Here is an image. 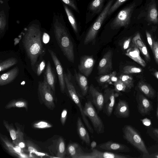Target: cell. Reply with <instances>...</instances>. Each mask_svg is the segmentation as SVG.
Segmentation results:
<instances>
[{
	"label": "cell",
	"instance_id": "obj_1",
	"mask_svg": "<svg viewBox=\"0 0 158 158\" xmlns=\"http://www.w3.org/2000/svg\"><path fill=\"white\" fill-rule=\"evenodd\" d=\"M41 25L39 20H33L22 32L23 45L32 67L37 63L39 58L45 54L42 42L44 33Z\"/></svg>",
	"mask_w": 158,
	"mask_h": 158
},
{
	"label": "cell",
	"instance_id": "obj_2",
	"mask_svg": "<svg viewBox=\"0 0 158 158\" xmlns=\"http://www.w3.org/2000/svg\"><path fill=\"white\" fill-rule=\"evenodd\" d=\"M51 30L64 55L69 61L73 63L74 45L62 14L54 13Z\"/></svg>",
	"mask_w": 158,
	"mask_h": 158
},
{
	"label": "cell",
	"instance_id": "obj_3",
	"mask_svg": "<svg viewBox=\"0 0 158 158\" xmlns=\"http://www.w3.org/2000/svg\"><path fill=\"white\" fill-rule=\"evenodd\" d=\"M115 0H108L102 11L99 14L87 32L84 41V44L95 40L99 30L107 19L109 11Z\"/></svg>",
	"mask_w": 158,
	"mask_h": 158
},
{
	"label": "cell",
	"instance_id": "obj_4",
	"mask_svg": "<svg viewBox=\"0 0 158 158\" xmlns=\"http://www.w3.org/2000/svg\"><path fill=\"white\" fill-rule=\"evenodd\" d=\"M123 131L124 138L143 153L142 158H146L150 154L141 136L131 126H124Z\"/></svg>",
	"mask_w": 158,
	"mask_h": 158
},
{
	"label": "cell",
	"instance_id": "obj_5",
	"mask_svg": "<svg viewBox=\"0 0 158 158\" xmlns=\"http://www.w3.org/2000/svg\"><path fill=\"white\" fill-rule=\"evenodd\" d=\"M135 6V3H133L119 11L110 20L108 24L110 28L112 30H117L127 27L130 23L132 13Z\"/></svg>",
	"mask_w": 158,
	"mask_h": 158
},
{
	"label": "cell",
	"instance_id": "obj_6",
	"mask_svg": "<svg viewBox=\"0 0 158 158\" xmlns=\"http://www.w3.org/2000/svg\"><path fill=\"white\" fill-rule=\"evenodd\" d=\"M64 79L66 87L70 98L79 109L83 121L88 130L91 133L93 134L94 132V129L84 113V107L82 105L80 97L77 93L74 86L70 81L69 75L65 72Z\"/></svg>",
	"mask_w": 158,
	"mask_h": 158
},
{
	"label": "cell",
	"instance_id": "obj_7",
	"mask_svg": "<svg viewBox=\"0 0 158 158\" xmlns=\"http://www.w3.org/2000/svg\"><path fill=\"white\" fill-rule=\"evenodd\" d=\"M83 110L85 115L90 120L96 132L98 134L103 133L105 127L103 122L89 99L85 103Z\"/></svg>",
	"mask_w": 158,
	"mask_h": 158
},
{
	"label": "cell",
	"instance_id": "obj_8",
	"mask_svg": "<svg viewBox=\"0 0 158 158\" xmlns=\"http://www.w3.org/2000/svg\"><path fill=\"white\" fill-rule=\"evenodd\" d=\"M38 93L42 102L49 109L55 107L54 102L55 93L44 79L38 82Z\"/></svg>",
	"mask_w": 158,
	"mask_h": 158
},
{
	"label": "cell",
	"instance_id": "obj_9",
	"mask_svg": "<svg viewBox=\"0 0 158 158\" xmlns=\"http://www.w3.org/2000/svg\"><path fill=\"white\" fill-rule=\"evenodd\" d=\"M10 0H0V36L2 37L8 28Z\"/></svg>",
	"mask_w": 158,
	"mask_h": 158
},
{
	"label": "cell",
	"instance_id": "obj_10",
	"mask_svg": "<svg viewBox=\"0 0 158 158\" xmlns=\"http://www.w3.org/2000/svg\"><path fill=\"white\" fill-rule=\"evenodd\" d=\"M119 94L114 89H108L105 91L103 110L107 116L110 117L111 115L115 105V98L119 96Z\"/></svg>",
	"mask_w": 158,
	"mask_h": 158
},
{
	"label": "cell",
	"instance_id": "obj_11",
	"mask_svg": "<svg viewBox=\"0 0 158 158\" xmlns=\"http://www.w3.org/2000/svg\"><path fill=\"white\" fill-rule=\"evenodd\" d=\"M106 0H92L89 4L86 13V23L91 21L96 15L102 11Z\"/></svg>",
	"mask_w": 158,
	"mask_h": 158
},
{
	"label": "cell",
	"instance_id": "obj_12",
	"mask_svg": "<svg viewBox=\"0 0 158 158\" xmlns=\"http://www.w3.org/2000/svg\"><path fill=\"white\" fill-rule=\"evenodd\" d=\"M0 139L5 148L10 154L19 158L31 157L30 155L25 153L20 147L11 143L4 135L0 134Z\"/></svg>",
	"mask_w": 158,
	"mask_h": 158
},
{
	"label": "cell",
	"instance_id": "obj_13",
	"mask_svg": "<svg viewBox=\"0 0 158 158\" xmlns=\"http://www.w3.org/2000/svg\"><path fill=\"white\" fill-rule=\"evenodd\" d=\"M48 51L52 60L58 77L61 92L64 93L66 87L64 79V72L60 60L55 52L52 50L48 49Z\"/></svg>",
	"mask_w": 158,
	"mask_h": 158
},
{
	"label": "cell",
	"instance_id": "obj_14",
	"mask_svg": "<svg viewBox=\"0 0 158 158\" xmlns=\"http://www.w3.org/2000/svg\"><path fill=\"white\" fill-rule=\"evenodd\" d=\"M89 94L90 96L89 99L93 105L97 110L98 113L103 110L104 102V95L95 88L91 84L89 88Z\"/></svg>",
	"mask_w": 158,
	"mask_h": 158
},
{
	"label": "cell",
	"instance_id": "obj_15",
	"mask_svg": "<svg viewBox=\"0 0 158 158\" xmlns=\"http://www.w3.org/2000/svg\"><path fill=\"white\" fill-rule=\"evenodd\" d=\"M95 62L92 56H82L78 66L79 71L85 76L89 77L93 70Z\"/></svg>",
	"mask_w": 158,
	"mask_h": 158
},
{
	"label": "cell",
	"instance_id": "obj_16",
	"mask_svg": "<svg viewBox=\"0 0 158 158\" xmlns=\"http://www.w3.org/2000/svg\"><path fill=\"white\" fill-rule=\"evenodd\" d=\"M113 52L109 50L100 61L98 69L100 74H105L111 71L112 69Z\"/></svg>",
	"mask_w": 158,
	"mask_h": 158
},
{
	"label": "cell",
	"instance_id": "obj_17",
	"mask_svg": "<svg viewBox=\"0 0 158 158\" xmlns=\"http://www.w3.org/2000/svg\"><path fill=\"white\" fill-rule=\"evenodd\" d=\"M97 148L104 150L116 152H127L130 151L129 148L126 145L112 141L99 144Z\"/></svg>",
	"mask_w": 158,
	"mask_h": 158
},
{
	"label": "cell",
	"instance_id": "obj_18",
	"mask_svg": "<svg viewBox=\"0 0 158 158\" xmlns=\"http://www.w3.org/2000/svg\"><path fill=\"white\" fill-rule=\"evenodd\" d=\"M136 101L138 111L142 116L149 114L153 110L152 102L143 94L137 96Z\"/></svg>",
	"mask_w": 158,
	"mask_h": 158
},
{
	"label": "cell",
	"instance_id": "obj_19",
	"mask_svg": "<svg viewBox=\"0 0 158 158\" xmlns=\"http://www.w3.org/2000/svg\"><path fill=\"white\" fill-rule=\"evenodd\" d=\"M88 153V158H130L133 157L129 155L118 154L109 152H102L94 148Z\"/></svg>",
	"mask_w": 158,
	"mask_h": 158
},
{
	"label": "cell",
	"instance_id": "obj_20",
	"mask_svg": "<svg viewBox=\"0 0 158 158\" xmlns=\"http://www.w3.org/2000/svg\"><path fill=\"white\" fill-rule=\"evenodd\" d=\"M66 154L72 158H86L87 152L83 150L78 143L71 141L67 148Z\"/></svg>",
	"mask_w": 158,
	"mask_h": 158
},
{
	"label": "cell",
	"instance_id": "obj_21",
	"mask_svg": "<svg viewBox=\"0 0 158 158\" xmlns=\"http://www.w3.org/2000/svg\"><path fill=\"white\" fill-rule=\"evenodd\" d=\"M114 114L118 118H127L129 117L130 110L127 102L125 100L119 99Z\"/></svg>",
	"mask_w": 158,
	"mask_h": 158
},
{
	"label": "cell",
	"instance_id": "obj_22",
	"mask_svg": "<svg viewBox=\"0 0 158 158\" xmlns=\"http://www.w3.org/2000/svg\"><path fill=\"white\" fill-rule=\"evenodd\" d=\"M125 55L142 66L145 67L146 66L145 61L140 56L139 48L132 42L130 47L127 50Z\"/></svg>",
	"mask_w": 158,
	"mask_h": 158
},
{
	"label": "cell",
	"instance_id": "obj_23",
	"mask_svg": "<svg viewBox=\"0 0 158 158\" xmlns=\"http://www.w3.org/2000/svg\"><path fill=\"white\" fill-rule=\"evenodd\" d=\"M44 79L55 94L56 82V75L50 61H48L44 75Z\"/></svg>",
	"mask_w": 158,
	"mask_h": 158
},
{
	"label": "cell",
	"instance_id": "obj_24",
	"mask_svg": "<svg viewBox=\"0 0 158 158\" xmlns=\"http://www.w3.org/2000/svg\"><path fill=\"white\" fill-rule=\"evenodd\" d=\"M18 67L16 66L0 76V85L3 86L13 81L19 73Z\"/></svg>",
	"mask_w": 158,
	"mask_h": 158
},
{
	"label": "cell",
	"instance_id": "obj_25",
	"mask_svg": "<svg viewBox=\"0 0 158 158\" xmlns=\"http://www.w3.org/2000/svg\"><path fill=\"white\" fill-rule=\"evenodd\" d=\"M77 134L81 140L87 146H90V140L89 134L80 117H78L77 120Z\"/></svg>",
	"mask_w": 158,
	"mask_h": 158
},
{
	"label": "cell",
	"instance_id": "obj_26",
	"mask_svg": "<svg viewBox=\"0 0 158 158\" xmlns=\"http://www.w3.org/2000/svg\"><path fill=\"white\" fill-rule=\"evenodd\" d=\"M62 4L65 13L74 32L77 34L79 32L78 25L71 9L64 3H62Z\"/></svg>",
	"mask_w": 158,
	"mask_h": 158
},
{
	"label": "cell",
	"instance_id": "obj_27",
	"mask_svg": "<svg viewBox=\"0 0 158 158\" xmlns=\"http://www.w3.org/2000/svg\"><path fill=\"white\" fill-rule=\"evenodd\" d=\"M138 86L139 90L148 98L154 99L156 96V92L149 84L140 81L139 82Z\"/></svg>",
	"mask_w": 158,
	"mask_h": 158
},
{
	"label": "cell",
	"instance_id": "obj_28",
	"mask_svg": "<svg viewBox=\"0 0 158 158\" xmlns=\"http://www.w3.org/2000/svg\"><path fill=\"white\" fill-rule=\"evenodd\" d=\"M74 71L76 79L81 90L82 94L83 96H85L88 89L87 79L85 75L77 73L75 69Z\"/></svg>",
	"mask_w": 158,
	"mask_h": 158
},
{
	"label": "cell",
	"instance_id": "obj_29",
	"mask_svg": "<svg viewBox=\"0 0 158 158\" xmlns=\"http://www.w3.org/2000/svg\"><path fill=\"white\" fill-rule=\"evenodd\" d=\"M56 143V157L60 158H65L66 154V149L63 139L61 137L59 138Z\"/></svg>",
	"mask_w": 158,
	"mask_h": 158
},
{
	"label": "cell",
	"instance_id": "obj_30",
	"mask_svg": "<svg viewBox=\"0 0 158 158\" xmlns=\"http://www.w3.org/2000/svg\"><path fill=\"white\" fill-rule=\"evenodd\" d=\"M3 124L9 132L13 140V143L15 144L19 137L20 129L18 128L17 130H15L12 125L10 124L8 121L5 120H3Z\"/></svg>",
	"mask_w": 158,
	"mask_h": 158
},
{
	"label": "cell",
	"instance_id": "obj_31",
	"mask_svg": "<svg viewBox=\"0 0 158 158\" xmlns=\"http://www.w3.org/2000/svg\"><path fill=\"white\" fill-rule=\"evenodd\" d=\"M27 102L24 99H14L10 101L5 106L6 109L12 108H24L27 110L28 109Z\"/></svg>",
	"mask_w": 158,
	"mask_h": 158
},
{
	"label": "cell",
	"instance_id": "obj_32",
	"mask_svg": "<svg viewBox=\"0 0 158 158\" xmlns=\"http://www.w3.org/2000/svg\"><path fill=\"white\" fill-rule=\"evenodd\" d=\"M18 62L17 59L11 57L3 60H0V71H4L16 64Z\"/></svg>",
	"mask_w": 158,
	"mask_h": 158
},
{
	"label": "cell",
	"instance_id": "obj_33",
	"mask_svg": "<svg viewBox=\"0 0 158 158\" xmlns=\"http://www.w3.org/2000/svg\"><path fill=\"white\" fill-rule=\"evenodd\" d=\"M27 150L30 154H34L37 156H43L45 154L41 152L37 147L30 140H27L26 142Z\"/></svg>",
	"mask_w": 158,
	"mask_h": 158
},
{
	"label": "cell",
	"instance_id": "obj_34",
	"mask_svg": "<svg viewBox=\"0 0 158 158\" xmlns=\"http://www.w3.org/2000/svg\"><path fill=\"white\" fill-rule=\"evenodd\" d=\"M158 15L156 5L153 4L149 8L148 14V19L153 23H157L158 22Z\"/></svg>",
	"mask_w": 158,
	"mask_h": 158
},
{
	"label": "cell",
	"instance_id": "obj_35",
	"mask_svg": "<svg viewBox=\"0 0 158 158\" xmlns=\"http://www.w3.org/2000/svg\"><path fill=\"white\" fill-rule=\"evenodd\" d=\"M119 79L124 84L127 89H131L134 86V81L132 77L128 75L122 74Z\"/></svg>",
	"mask_w": 158,
	"mask_h": 158
},
{
	"label": "cell",
	"instance_id": "obj_36",
	"mask_svg": "<svg viewBox=\"0 0 158 158\" xmlns=\"http://www.w3.org/2000/svg\"><path fill=\"white\" fill-rule=\"evenodd\" d=\"M128 0H115L111 6L108 14V18L119 7Z\"/></svg>",
	"mask_w": 158,
	"mask_h": 158
},
{
	"label": "cell",
	"instance_id": "obj_37",
	"mask_svg": "<svg viewBox=\"0 0 158 158\" xmlns=\"http://www.w3.org/2000/svg\"><path fill=\"white\" fill-rule=\"evenodd\" d=\"M116 74V71H114L111 73L101 76L98 78V82L102 84L108 83L110 81L111 78L115 77Z\"/></svg>",
	"mask_w": 158,
	"mask_h": 158
},
{
	"label": "cell",
	"instance_id": "obj_38",
	"mask_svg": "<svg viewBox=\"0 0 158 158\" xmlns=\"http://www.w3.org/2000/svg\"><path fill=\"white\" fill-rule=\"evenodd\" d=\"M142 70V69L139 67L131 65L126 66L123 69V73L127 74L139 73L141 72Z\"/></svg>",
	"mask_w": 158,
	"mask_h": 158
},
{
	"label": "cell",
	"instance_id": "obj_39",
	"mask_svg": "<svg viewBox=\"0 0 158 158\" xmlns=\"http://www.w3.org/2000/svg\"><path fill=\"white\" fill-rule=\"evenodd\" d=\"M62 3H64L67 5L71 9L74 10L78 13H80L76 0H60Z\"/></svg>",
	"mask_w": 158,
	"mask_h": 158
},
{
	"label": "cell",
	"instance_id": "obj_40",
	"mask_svg": "<svg viewBox=\"0 0 158 158\" xmlns=\"http://www.w3.org/2000/svg\"><path fill=\"white\" fill-rule=\"evenodd\" d=\"M21 148L24 151L26 150V143L23 138V134L20 129L19 137L16 143L14 144Z\"/></svg>",
	"mask_w": 158,
	"mask_h": 158
},
{
	"label": "cell",
	"instance_id": "obj_41",
	"mask_svg": "<svg viewBox=\"0 0 158 158\" xmlns=\"http://www.w3.org/2000/svg\"><path fill=\"white\" fill-rule=\"evenodd\" d=\"M114 85L115 90L119 93L120 91L125 92L127 88L124 84L119 78L114 82Z\"/></svg>",
	"mask_w": 158,
	"mask_h": 158
},
{
	"label": "cell",
	"instance_id": "obj_42",
	"mask_svg": "<svg viewBox=\"0 0 158 158\" xmlns=\"http://www.w3.org/2000/svg\"><path fill=\"white\" fill-rule=\"evenodd\" d=\"M132 42L136 45L139 49L143 48L145 45L139 33H137L133 38Z\"/></svg>",
	"mask_w": 158,
	"mask_h": 158
},
{
	"label": "cell",
	"instance_id": "obj_43",
	"mask_svg": "<svg viewBox=\"0 0 158 158\" xmlns=\"http://www.w3.org/2000/svg\"><path fill=\"white\" fill-rule=\"evenodd\" d=\"M33 127L38 129H46L50 128L52 126L48 123L44 121H40L35 123Z\"/></svg>",
	"mask_w": 158,
	"mask_h": 158
},
{
	"label": "cell",
	"instance_id": "obj_44",
	"mask_svg": "<svg viewBox=\"0 0 158 158\" xmlns=\"http://www.w3.org/2000/svg\"><path fill=\"white\" fill-rule=\"evenodd\" d=\"M45 66V62L44 60H42L37 65L36 73L37 75L39 76L44 71Z\"/></svg>",
	"mask_w": 158,
	"mask_h": 158
},
{
	"label": "cell",
	"instance_id": "obj_45",
	"mask_svg": "<svg viewBox=\"0 0 158 158\" xmlns=\"http://www.w3.org/2000/svg\"><path fill=\"white\" fill-rule=\"evenodd\" d=\"M153 51L156 63L158 64V41H153Z\"/></svg>",
	"mask_w": 158,
	"mask_h": 158
},
{
	"label": "cell",
	"instance_id": "obj_46",
	"mask_svg": "<svg viewBox=\"0 0 158 158\" xmlns=\"http://www.w3.org/2000/svg\"><path fill=\"white\" fill-rule=\"evenodd\" d=\"M139 50L143 55L146 60L148 61H149L150 60V57L145 45Z\"/></svg>",
	"mask_w": 158,
	"mask_h": 158
},
{
	"label": "cell",
	"instance_id": "obj_47",
	"mask_svg": "<svg viewBox=\"0 0 158 158\" xmlns=\"http://www.w3.org/2000/svg\"><path fill=\"white\" fill-rule=\"evenodd\" d=\"M67 115V110L66 109H64L61 113L60 121L61 124L64 125L65 123Z\"/></svg>",
	"mask_w": 158,
	"mask_h": 158
},
{
	"label": "cell",
	"instance_id": "obj_48",
	"mask_svg": "<svg viewBox=\"0 0 158 158\" xmlns=\"http://www.w3.org/2000/svg\"><path fill=\"white\" fill-rule=\"evenodd\" d=\"M146 33L148 43L150 46V47L151 48L152 50V51L153 49V41L152 40L151 35H150V33L147 31H146Z\"/></svg>",
	"mask_w": 158,
	"mask_h": 158
},
{
	"label": "cell",
	"instance_id": "obj_49",
	"mask_svg": "<svg viewBox=\"0 0 158 158\" xmlns=\"http://www.w3.org/2000/svg\"><path fill=\"white\" fill-rule=\"evenodd\" d=\"M131 40V38H129L124 41L123 45V48L124 50L127 49L129 48Z\"/></svg>",
	"mask_w": 158,
	"mask_h": 158
},
{
	"label": "cell",
	"instance_id": "obj_50",
	"mask_svg": "<svg viewBox=\"0 0 158 158\" xmlns=\"http://www.w3.org/2000/svg\"><path fill=\"white\" fill-rule=\"evenodd\" d=\"M50 37L49 35L46 33H44L43 36L42 40L45 44L47 43L49 41Z\"/></svg>",
	"mask_w": 158,
	"mask_h": 158
},
{
	"label": "cell",
	"instance_id": "obj_51",
	"mask_svg": "<svg viewBox=\"0 0 158 158\" xmlns=\"http://www.w3.org/2000/svg\"><path fill=\"white\" fill-rule=\"evenodd\" d=\"M142 121L143 124L146 126H150L151 124L150 120L147 118L143 119Z\"/></svg>",
	"mask_w": 158,
	"mask_h": 158
},
{
	"label": "cell",
	"instance_id": "obj_52",
	"mask_svg": "<svg viewBox=\"0 0 158 158\" xmlns=\"http://www.w3.org/2000/svg\"><path fill=\"white\" fill-rule=\"evenodd\" d=\"M146 158H158V152L149 154Z\"/></svg>",
	"mask_w": 158,
	"mask_h": 158
},
{
	"label": "cell",
	"instance_id": "obj_53",
	"mask_svg": "<svg viewBox=\"0 0 158 158\" xmlns=\"http://www.w3.org/2000/svg\"><path fill=\"white\" fill-rule=\"evenodd\" d=\"M91 149L95 148L97 146V143L95 141H93L90 144Z\"/></svg>",
	"mask_w": 158,
	"mask_h": 158
},
{
	"label": "cell",
	"instance_id": "obj_54",
	"mask_svg": "<svg viewBox=\"0 0 158 158\" xmlns=\"http://www.w3.org/2000/svg\"><path fill=\"white\" fill-rule=\"evenodd\" d=\"M153 132L154 134L158 137V129L156 128L154 129Z\"/></svg>",
	"mask_w": 158,
	"mask_h": 158
},
{
	"label": "cell",
	"instance_id": "obj_55",
	"mask_svg": "<svg viewBox=\"0 0 158 158\" xmlns=\"http://www.w3.org/2000/svg\"><path fill=\"white\" fill-rule=\"evenodd\" d=\"M156 98H157V110H156V116L157 118L158 119V92L156 94Z\"/></svg>",
	"mask_w": 158,
	"mask_h": 158
},
{
	"label": "cell",
	"instance_id": "obj_56",
	"mask_svg": "<svg viewBox=\"0 0 158 158\" xmlns=\"http://www.w3.org/2000/svg\"><path fill=\"white\" fill-rule=\"evenodd\" d=\"M154 74L156 77L158 79V71L155 73Z\"/></svg>",
	"mask_w": 158,
	"mask_h": 158
}]
</instances>
